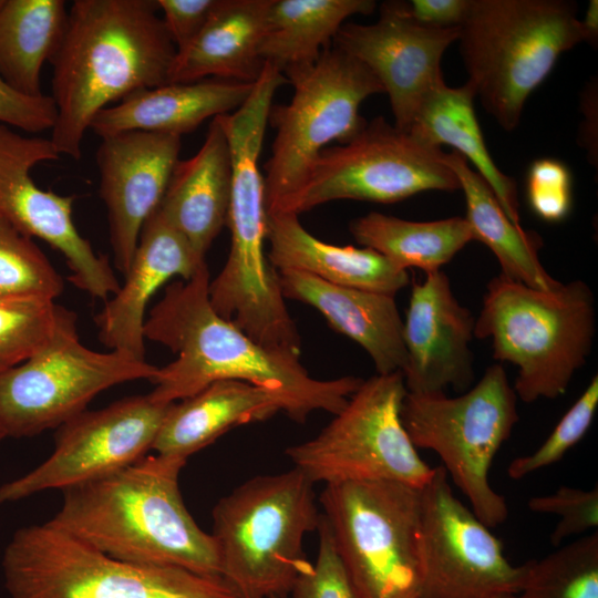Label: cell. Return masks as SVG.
I'll return each instance as SVG.
<instances>
[{
  "mask_svg": "<svg viewBox=\"0 0 598 598\" xmlns=\"http://www.w3.org/2000/svg\"><path fill=\"white\" fill-rule=\"evenodd\" d=\"M520 598H598V533L524 564Z\"/></svg>",
  "mask_w": 598,
  "mask_h": 598,
  "instance_id": "obj_32",
  "label": "cell"
},
{
  "mask_svg": "<svg viewBox=\"0 0 598 598\" xmlns=\"http://www.w3.org/2000/svg\"><path fill=\"white\" fill-rule=\"evenodd\" d=\"M206 262L188 280L166 287L145 319L144 338L167 347L176 359L158 368L150 392L174 403L219 380H239L276 391L288 403L286 414L305 423L316 411L339 413L364 379L311 377L300 358L267 349L220 317L208 297Z\"/></svg>",
  "mask_w": 598,
  "mask_h": 598,
  "instance_id": "obj_1",
  "label": "cell"
},
{
  "mask_svg": "<svg viewBox=\"0 0 598 598\" xmlns=\"http://www.w3.org/2000/svg\"><path fill=\"white\" fill-rule=\"evenodd\" d=\"M60 156L50 137L27 136L0 124V216L59 251L71 271L69 280L106 301L121 285L107 256L97 254L78 230L74 196L43 189L31 175L38 164Z\"/></svg>",
  "mask_w": 598,
  "mask_h": 598,
  "instance_id": "obj_16",
  "label": "cell"
},
{
  "mask_svg": "<svg viewBox=\"0 0 598 598\" xmlns=\"http://www.w3.org/2000/svg\"><path fill=\"white\" fill-rule=\"evenodd\" d=\"M527 506L535 513L560 516L549 537L553 546L598 525L597 486L588 491L560 486L551 494L529 498Z\"/></svg>",
  "mask_w": 598,
  "mask_h": 598,
  "instance_id": "obj_37",
  "label": "cell"
},
{
  "mask_svg": "<svg viewBox=\"0 0 598 598\" xmlns=\"http://www.w3.org/2000/svg\"><path fill=\"white\" fill-rule=\"evenodd\" d=\"M409 18L433 29L460 28L466 19L471 0H412L402 2Z\"/></svg>",
  "mask_w": 598,
  "mask_h": 598,
  "instance_id": "obj_41",
  "label": "cell"
},
{
  "mask_svg": "<svg viewBox=\"0 0 598 598\" xmlns=\"http://www.w3.org/2000/svg\"><path fill=\"white\" fill-rule=\"evenodd\" d=\"M68 21L63 0H2L0 75L17 91L41 95V72L59 49Z\"/></svg>",
  "mask_w": 598,
  "mask_h": 598,
  "instance_id": "obj_30",
  "label": "cell"
},
{
  "mask_svg": "<svg viewBox=\"0 0 598 598\" xmlns=\"http://www.w3.org/2000/svg\"><path fill=\"white\" fill-rule=\"evenodd\" d=\"M70 311L47 298L0 297V373L47 347Z\"/></svg>",
  "mask_w": 598,
  "mask_h": 598,
  "instance_id": "obj_33",
  "label": "cell"
},
{
  "mask_svg": "<svg viewBox=\"0 0 598 598\" xmlns=\"http://www.w3.org/2000/svg\"><path fill=\"white\" fill-rule=\"evenodd\" d=\"M445 161L464 193L465 219L474 240L491 249L501 265V274L536 289L557 287L560 282L546 271L538 256L543 245L540 236L511 221L491 187L462 155L452 151L445 153Z\"/></svg>",
  "mask_w": 598,
  "mask_h": 598,
  "instance_id": "obj_28",
  "label": "cell"
},
{
  "mask_svg": "<svg viewBox=\"0 0 598 598\" xmlns=\"http://www.w3.org/2000/svg\"><path fill=\"white\" fill-rule=\"evenodd\" d=\"M408 391L402 372L363 380L344 408L318 435L286 450L313 484L390 481L416 488L434 474L401 420Z\"/></svg>",
  "mask_w": 598,
  "mask_h": 598,
  "instance_id": "obj_11",
  "label": "cell"
},
{
  "mask_svg": "<svg viewBox=\"0 0 598 598\" xmlns=\"http://www.w3.org/2000/svg\"><path fill=\"white\" fill-rule=\"evenodd\" d=\"M61 275L35 244L0 216V297L33 296L55 300Z\"/></svg>",
  "mask_w": 598,
  "mask_h": 598,
  "instance_id": "obj_34",
  "label": "cell"
},
{
  "mask_svg": "<svg viewBox=\"0 0 598 598\" xmlns=\"http://www.w3.org/2000/svg\"><path fill=\"white\" fill-rule=\"evenodd\" d=\"M230 187L229 143L216 116L198 152L175 165L158 208L205 257L227 223Z\"/></svg>",
  "mask_w": 598,
  "mask_h": 598,
  "instance_id": "obj_26",
  "label": "cell"
},
{
  "mask_svg": "<svg viewBox=\"0 0 598 598\" xmlns=\"http://www.w3.org/2000/svg\"><path fill=\"white\" fill-rule=\"evenodd\" d=\"M460 28L433 29L409 18L400 1L384 2L372 24L344 23L333 47L364 64L388 94L394 125L409 132L427 95L444 82L441 60Z\"/></svg>",
  "mask_w": 598,
  "mask_h": 598,
  "instance_id": "obj_17",
  "label": "cell"
},
{
  "mask_svg": "<svg viewBox=\"0 0 598 598\" xmlns=\"http://www.w3.org/2000/svg\"><path fill=\"white\" fill-rule=\"evenodd\" d=\"M474 97L475 91L467 82L460 87L441 83L424 100L409 132L432 146L454 147L475 166L511 221L522 227L516 183L496 166L487 151L475 116Z\"/></svg>",
  "mask_w": 598,
  "mask_h": 598,
  "instance_id": "obj_27",
  "label": "cell"
},
{
  "mask_svg": "<svg viewBox=\"0 0 598 598\" xmlns=\"http://www.w3.org/2000/svg\"><path fill=\"white\" fill-rule=\"evenodd\" d=\"M282 295L317 309L336 331L357 342L377 374L402 372L406 363L403 320L394 297L326 282L297 270L278 271Z\"/></svg>",
  "mask_w": 598,
  "mask_h": 598,
  "instance_id": "obj_21",
  "label": "cell"
},
{
  "mask_svg": "<svg viewBox=\"0 0 598 598\" xmlns=\"http://www.w3.org/2000/svg\"><path fill=\"white\" fill-rule=\"evenodd\" d=\"M319 550L315 564L307 563L297 577L292 598H359L337 551L330 527L321 514Z\"/></svg>",
  "mask_w": 598,
  "mask_h": 598,
  "instance_id": "obj_36",
  "label": "cell"
},
{
  "mask_svg": "<svg viewBox=\"0 0 598 598\" xmlns=\"http://www.w3.org/2000/svg\"><path fill=\"white\" fill-rule=\"evenodd\" d=\"M272 0H219L206 25L176 51L168 83H187L213 75L254 83L265 62L259 54Z\"/></svg>",
  "mask_w": 598,
  "mask_h": 598,
  "instance_id": "obj_25",
  "label": "cell"
},
{
  "mask_svg": "<svg viewBox=\"0 0 598 598\" xmlns=\"http://www.w3.org/2000/svg\"><path fill=\"white\" fill-rule=\"evenodd\" d=\"M287 410L285 396L276 391L239 380H219L169 405L152 450L186 462L227 431Z\"/></svg>",
  "mask_w": 598,
  "mask_h": 598,
  "instance_id": "obj_23",
  "label": "cell"
},
{
  "mask_svg": "<svg viewBox=\"0 0 598 598\" xmlns=\"http://www.w3.org/2000/svg\"><path fill=\"white\" fill-rule=\"evenodd\" d=\"M2 568L11 598H238L221 578L121 560L50 522L17 530Z\"/></svg>",
  "mask_w": 598,
  "mask_h": 598,
  "instance_id": "obj_7",
  "label": "cell"
},
{
  "mask_svg": "<svg viewBox=\"0 0 598 598\" xmlns=\"http://www.w3.org/2000/svg\"><path fill=\"white\" fill-rule=\"evenodd\" d=\"M293 86L291 101L271 106L276 128L264 177L267 215L302 183L318 155L332 142L346 143L365 125L359 115L370 95L384 93L374 74L336 47L311 65L285 74Z\"/></svg>",
  "mask_w": 598,
  "mask_h": 598,
  "instance_id": "obj_10",
  "label": "cell"
},
{
  "mask_svg": "<svg viewBox=\"0 0 598 598\" xmlns=\"http://www.w3.org/2000/svg\"><path fill=\"white\" fill-rule=\"evenodd\" d=\"M527 200L539 218L550 223L565 219L573 203L568 167L554 158L535 161L527 174Z\"/></svg>",
  "mask_w": 598,
  "mask_h": 598,
  "instance_id": "obj_38",
  "label": "cell"
},
{
  "mask_svg": "<svg viewBox=\"0 0 598 598\" xmlns=\"http://www.w3.org/2000/svg\"><path fill=\"white\" fill-rule=\"evenodd\" d=\"M457 189V176L440 147L378 117L348 142L326 147L275 214L299 215L339 199L388 204L422 192Z\"/></svg>",
  "mask_w": 598,
  "mask_h": 598,
  "instance_id": "obj_12",
  "label": "cell"
},
{
  "mask_svg": "<svg viewBox=\"0 0 598 598\" xmlns=\"http://www.w3.org/2000/svg\"><path fill=\"white\" fill-rule=\"evenodd\" d=\"M585 33V42L591 45L597 43L598 38V1L591 0L587 8L584 20H580Z\"/></svg>",
  "mask_w": 598,
  "mask_h": 598,
  "instance_id": "obj_43",
  "label": "cell"
},
{
  "mask_svg": "<svg viewBox=\"0 0 598 598\" xmlns=\"http://www.w3.org/2000/svg\"><path fill=\"white\" fill-rule=\"evenodd\" d=\"M56 109L51 95H27L9 85L0 75V124L27 133L52 130Z\"/></svg>",
  "mask_w": 598,
  "mask_h": 598,
  "instance_id": "obj_39",
  "label": "cell"
},
{
  "mask_svg": "<svg viewBox=\"0 0 598 598\" xmlns=\"http://www.w3.org/2000/svg\"><path fill=\"white\" fill-rule=\"evenodd\" d=\"M598 408V377L594 375L577 401L564 414L548 437L533 453L514 458L507 474L520 480L559 462L588 432Z\"/></svg>",
  "mask_w": 598,
  "mask_h": 598,
  "instance_id": "obj_35",
  "label": "cell"
},
{
  "mask_svg": "<svg viewBox=\"0 0 598 598\" xmlns=\"http://www.w3.org/2000/svg\"><path fill=\"white\" fill-rule=\"evenodd\" d=\"M360 245L371 248L402 269L425 274L442 270L465 245L474 240L465 217L411 221L371 212L350 224Z\"/></svg>",
  "mask_w": 598,
  "mask_h": 598,
  "instance_id": "obj_31",
  "label": "cell"
},
{
  "mask_svg": "<svg viewBox=\"0 0 598 598\" xmlns=\"http://www.w3.org/2000/svg\"><path fill=\"white\" fill-rule=\"evenodd\" d=\"M425 275L412 287L403 321L404 384L409 393L463 392L474 380L470 343L475 318L457 301L443 270Z\"/></svg>",
  "mask_w": 598,
  "mask_h": 598,
  "instance_id": "obj_19",
  "label": "cell"
},
{
  "mask_svg": "<svg viewBox=\"0 0 598 598\" xmlns=\"http://www.w3.org/2000/svg\"><path fill=\"white\" fill-rule=\"evenodd\" d=\"M374 9L372 0H272L259 54L283 75L309 66L348 18Z\"/></svg>",
  "mask_w": 598,
  "mask_h": 598,
  "instance_id": "obj_29",
  "label": "cell"
},
{
  "mask_svg": "<svg viewBox=\"0 0 598 598\" xmlns=\"http://www.w3.org/2000/svg\"><path fill=\"white\" fill-rule=\"evenodd\" d=\"M299 215L268 216V259L277 271L297 270L326 282L395 297L409 272L371 248L324 243L301 225Z\"/></svg>",
  "mask_w": 598,
  "mask_h": 598,
  "instance_id": "obj_24",
  "label": "cell"
},
{
  "mask_svg": "<svg viewBox=\"0 0 598 598\" xmlns=\"http://www.w3.org/2000/svg\"><path fill=\"white\" fill-rule=\"evenodd\" d=\"M595 332V299L585 281L543 290L502 274L487 283L474 327L475 337L492 340L494 359L518 368L513 389L525 403L565 394Z\"/></svg>",
  "mask_w": 598,
  "mask_h": 598,
  "instance_id": "obj_4",
  "label": "cell"
},
{
  "mask_svg": "<svg viewBox=\"0 0 598 598\" xmlns=\"http://www.w3.org/2000/svg\"><path fill=\"white\" fill-rule=\"evenodd\" d=\"M219 0H156L176 51L189 44L208 22Z\"/></svg>",
  "mask_w": 598,
  "mask_h": 598,
  "instance_id": "obj_40",
  "label": "cell"
},
{
  "mask_svg": "<svg viewBox=\"0 0 598 598\" xmlns=\"http://www.w3.org/2000/svg\"><path fill=\"white\" fill-rule=\"evenodd\" d=\"M156 1L75 0L51 63L56 118L50 140L79 159L94 116L127 95L168 83L176 54Z\"/></svg>",
  "mask_w": 598,
  "mask_h": 598,
  "instance_id": "obj_2",
  "label": "cell"
},
{
  "mask_svg": "<svg viewBox=\"0 0 598 598\" xmlns=\"http://www.w3.org/2000/svg\"><path fill=\"white\" fill-rule=\"evenodd\" d=\"M319 501L359 598H419L421 488L343 482L326 485Z\"/></svg>",
  "mask_w": 598,
  "mask_h": 598,
  "instance_id": "obj_9",
  "label": "cell"
},
{
  "mask_svg": "<svg viewBox=\"0 0 598 598\" xmlns=\"http://www.w3.org/2000/svg\"><path fill=\"white\" fill-rule=\"evenodd\" d=\"M205 262L157 207L145 221L125 280L95 316L101 342L145 360L144 322L153 295L171 278L188 280Z\"/></svg>",
  "mask_w": 598,
  "mask_h": 598,
  "instance_id": "obj_20",
  "label": "cell"
},
{
  "mask_svg": "<svg viewBox=\"0 0 598 598\" xmlns=\"http://www.w3.org/2000/svg\"><path fill=\"white\" fill-rule=\"evenodd\" d=\"M443 466L421 488L419 598H496L519 592L525 565H512L503 544L453 493Z\"/></svg>",
  "mask_w": 598,
  "mask_h": 598,
  "instance_id": "obj_14",
  "label": "cell"
},
{
  "mask_svg": "<svg viewBox=\"0 0 598 598\" xmlns=\"http://www.w3.org/2000/svg\"><path fill=\"white\" fill-rule=\"evenodd\" d=\"M577 4L565 0H471L460 52L482 105L505 130L561 53L585 42Z\"/></svg>",
  "mask_w": 598,
  "mask_h": 598,
  "instance_id": "obj_5",
  "label": "cell"
},
{
  "mask_svg": "<svg viewBox=\"0 0 598 598\" xmlns=\"http://www.w3.org/2000/svg\"><path fill=\"white\" fill-rule=\"evenodd\" d=\"M158 367L121 351L100 352L81 343L70 311L51 342L0 373V427L6 437L33 436L87 410L102 391L152 380Z\"/></svg>",
  "mask_w": 598,
  "mask_h": 598,
  "instance_id": "obj_13",
  "label": "cell"
},
{
  "mask_svg": "<svg viewBox=\"0 0 598 598\" xmlns=\"http://www.w3.org/2000/svg\"><path fill=\"white\" fill-rule=\"evenodd\" d=\"M2 0H0V4H1Z\"/></svg>",
  "mask_w": 598,
  "mask_h": 598,
  "instance_id": "obj_46",
  "label": "cell"
},
{
  "mask_svg": "<svg viewBox=\"0 0 598 598\" xmlns=\"http://www.w3.org/2000/svg\"><path fill=\"white\" fill-rule=\"evenodd\" d=\"M185 463L146 455L65 488L62 505L49 522L121 560L220 578L217 545L196 524L179 492L178 475Z\"/></svg>",
  "mask_w": 598,
  "mask_h": 598,
  "instance_id": "obj_3",
  "label": "cell"
},
{
  "mask_svg": "<svg viewBox=\"0 0 598 598\" xmlns=\"http://www.w3.org/2000/svg\"><path fill=\"white\" fill-rule=\"evenodd\" d=\"M496 598H520L518 595H504Z\"/></svg>",
  "mask_w": 598,
  "mask_h": 598,
  "instance_id": "obj_44",
  "label": "cell"
},
{
  "mask_svg": "<svg viewBox=\"0 0 598 598\" xmlns=\"http://www.w3.org/2000/svg\"><path fill=\"white\" fill-rule=\"evenodd\" d=\"M320 517L313 483L295 467L246 481L213 509L220 578L238 598H286Z\"/></svg>",
  "mask_w": 598,
  "mask_h": 598,
  "instance_id": "obj_6",
  "label": "cell"
},
{
  "mask_svg": "<svg viewBox=\"0 0 598 598\" xmlns=\"http://www.w3.org/2000/svg\"><path fill=\"white\" fill-rule=\"evenodd\" d=\"M182 137L142 131L102 137L96 151L114 265L125 275L141 230L159 206L177 164Z\"/></svg>",
  "mask_w": 598,
  "mask_h": 598,
  "instance_id": "obj_18",
  "label": "cell"
},
{
  "mask_svg": "<svg viewBox=\"0 0 598 598\" xmlns=\"http://www.w3.org/2000/svg\"><path fill=\"white\" fill-rule=\"evenodd\" d=\"M402 424L416 448L435 452L474 514L489 528L507 519L504 496L489 483L492 463L518 421L517 395L501 363L458 396L406 393Z\"/></svg>",
  "mask_w": 598,
  "mask_h": 598,
  "instance_id": "obj_8",
  "label": "cell"
},
{
  "mask_svg": "<svg viewBox=\"0 0 598 598\" xmlns=\"http://www.w3.org/2000/svg\"><path fill=\"white\" fill-rule=\"evenodd\" d=\"M171 404L148 393L73 416L55 429L53 452L43 463L0 486V504L63 491L140 461L152 450Z\"/></svg>",
  "mask_w": 598,
  "mask_h": 598,
  "instance_id": "obj_15",
  "label": "cell"
},
{
  "mask_svg": "<svg viewBox=\"0 0 598 598\" xmlns=\"http://www.w3.org/2000/svg\"><path fill=\"white\" fill-rule=\"evenodd\" d=\"M4 437H6V435H4L3 431L0 427V441L3 440Z\"/></svg>",
  "mask_w": 598,
  "mask_h": 598,
  "instance_id": "obj_45",
  "label": "cell"
},
{
  "mask_svg": "<svg viewBox=\"0 0 598 598\" xmlns=\"http://www.w3.org/2000/svg\"><path fill=\"white\" fill-rule=\"evenodd\" d=\"M596 87L597 85L595 84H590L588 86V89L586 90V93L584 94V99L581 101V104L584 106V114H585V128L584 130V140L585 141V145L589 152V154L592 156V154H595V157L597 156V154L594 152V145L595 147L597 146L595 143H594V111H597L596 109L594 110V106L597 105V100H596V96H597V91H596Z\"/></svg>",
  "mask_w": 598,
  "mask_h": 598,
  "instance_id": "obj_42",
  "label": "cell"
},
{
  "mask_svg": "<svg viewBox=\"0 0 598 598\" xmlns=\"http://www.w3.org/2000/svg\"><path fill=\"white\" fill-rule=\"evenodd\" d=\"M254 83L218 79L144 89L100 111L90 130L101 138L130 131L182 137L205 120L240 107L249 97Z\"/></svg>",
  "mask_w": 598,
  "mask_h": 598,
  "instance_id": "obj_22",
  "label": "cell"
}]
</instances>
